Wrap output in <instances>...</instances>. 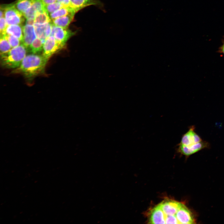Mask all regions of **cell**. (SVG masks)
I'll use <instances>...</instances> for the list:
<instances>
[{"instance_id":"6","label":"cell","mask_w":224,"mask_h":224,"mask_svg":"<svg viewBox=\"0 0 224 224\" xmlns=\"http://www.w3.org/2000/svg\"><path fill=\"white\" fill-rule=\"evenodd\" d=\"M76 33V32L73 31L68 28H63L56 26L52 23L50 35L53 36L57 41L66 44L67 41L75 35Z\"/></svg>"},{"instance_id":"16","label":"cell","mask_w":224,"mask_h":224,"mask_svg":"<svg viewBox=\"0 0 224 224\" xmlns=\"http://www.w3.org/2000/svg\"><path fill=\"white\" fill-rule=\"evenodd\" d=\"M35 23L43 24L51 22L48 13L46 10L37 12L34 18Z\"/></svg>"},{"instance_id":"28","label":"cell","mask_w":224,"mask_h":224,"mask_svg":"<svg viewBox=\"0 0 224 224\" xmlns=\"http://www.w3.org/2000/svg\"><path fill=\"white\" fill-rule=\"evenodd\" d=\"M44 5L53 3L57 1V0H42Z\"/></svg>"},{"instance_id":"5","label":"cell","mask_w":224,"mask_h":224,"mask_svg":"<svg viewBox=\"0 0 224 224\" xmlns=\"http://www.w3.org/2000/svg\"><path fill=\"white\" fill-rule=\"evenodd\" d=\"M195 128L194 125L189 127L188 130L182 135L180 142L177 145V147H188L203 140L196 133Z\"/></svg>"},{"instance_id":"1","label":"cell","mask_w":224,"mask_h":224,"mask_svg":"<svg viewBox=\"0 0 224 224\" xmlns=\"http://www.w3.org/2000/svg\"><path fill=\"white\" fill-rule=\"evenodd\" d=\"M48 61L42 55L30 54L26 56L19 66L12 72L32 78L44 72Z\"/></svg>"},{"instance_id":"27","label":"cell","mask_w":224,"mask_h":224,"mask_svg":"<svg viewBox=\"0 0 224 224\" xmlns=\"http://www.w3.org/2000/svg\"><path fill=\"white\" fill-rule=\"evenodd\" d=\"M26 25L33 26L35 24L34 19H28L26 22Z\"/></svg>"},{"instance_id":"10","label":"cell","mask_w":224,"mask_h":224,"mask_svg":"<svg viewBox=\"0 0 224 224\" xmlns=\"http://www.w3.org/2000/svg\"><path fill=\"white\" fill-rule=\"evenodd\" d=\"M23 38L21 42L27 50L36 38L34 25H26L23 27Z\"/></svg>"},{"instance_id":"11","label":"cell","mask_w":224,"mask_h":224,"mask_svg":"<svg viewBox=\"0 0 224 224\" xmlns=\"http://www.w3.org/2000/svg\"><path fill=\"white\" fill-rule=\"evenodd\" d=\"M52 23L51 22L43 24L35 23L34 26L37 38L45 41L50 35Z\"/></svg>"},{"instance_id":"14","label":"cell","mask_w":224,"mask_h":224,"mask_svg":"<svg viewBox=\"0 0 224 224\" xmlns=\"http://www.w3.org/2000/svg\"><path fill=\"white\" fill-rule=\"evenodd\" d=\"M75 13H72L52 20V23L54 25L63 28L68 27L73 20Z\"/></svg>"},{"instance_id":"2","label":"cell","mask_w":224,"mask_h":224,"mask_svg":"<svg viewBox=\"0 0 224 224\" xmlns=\"http://www.w3.org/2000/svg\"><path fill=\"white\" fill-rule=\"evenodd\" d=\"M27 49L22 44L1 55V65L5 68L15 69L19 66L26 56Z\"/></svg>"},{"instance_id":"13","label":"cell","mask_w":224,"mask_h":224,"mask_svg":"<svg viewBox=\"0 0 224 224\" xmlns=\"http://www.w3.org/2000/svg\"><path fill=\"white\" fill-rule=\"evenodd\" d=\"M71 7L76 12L90 5H100L99 0H70Z\"/></svg>"},{"instance_id":"7","label":"cell","mask_w":224,"mask_h":224,"mask_svg":"<svg viewBox=\"0 0 224 224\" xmlns=\"http://www.w3.org/2000/svg\"><path fill=\"white\" fill-rule=\"evenodd\" d=\"M182 203L170 199L166 200L159 204L165 218L169 216H176V215Z\"/></svg>"},{"instance_id":"29","label":"cell","mask_w":224,"mask_h":224,"mask_svg":"<svg viewBox=\"0 0 224 224\" xmlns=\"http://www.w3.org/2000/svg\"><path fill=\"white\" fill-rule=\"evenodd\" d=\"M218 52L224 54V40L222 45L219 48Z\"/></svg>"},{"instance_id":"19","label":"cell","mask_w":224,"mask_h":224,"mask_svg":"<svg viewBox=\"0 0 224 224\" xmlns=\"http://www.w3.org/2000/svg\"><path fill=\"white\" fill-rule=\"evenodd\" d=\"M32 4V0H17L14 5L17 10L23 14Z\"/></svg>"},{"instance_id":"26","label":"cell","mask_w":224,"mask_h":224,"mask_svg":"<svg viewBox=\"0 0 224 224\" xmlns=\"http://www.w3.org/2000/svg\"><path fill=\"white\" fill-rule=\"evenodd\" d=\"M57 2L60 3L64 7L72 8L70 0H57Z\"/></svg>"},{"instance_id":"24","label":"cell","mask_w":224,"mask_h":224,"mask_svg":"<svg viewBox=\"0 0 224 224\" xmlns=\"http://www.w3.org/2000/svg\"><path fill=\"white\" fill-rule=\"evenodd\" d=\"M36 13V11L34 7L31 5L24 12L23 15L27 19H34Z\"/></svg>"},{"instance_id":"22","label":"cell","mask_w":224,"mask_h":224,"mask_svg":"<svg viewBox=\"0 0 224 224\" xmlns=\"http://www.w3.org/2000/svg\"><path fill=\"white\" fill-rule=\"evenodd\" d=\"M1 35H3L7 39L12 48L16 47L20 45L21 41L16 37L7 34Z\"/></svg>"},{"instance_id":"8","label":"cell","mask_w":224,"mask_h":224,"mask_svg":"<svg viewBox=\"0 0 224 224\" xmlns=\"http://www.w3.org/2000/svg\"><path fill=\"white\" fill-rule=\"evenodd\" d=\"M176 216L179 224L196 223L195 219L193 214L183 204L177 212Z\"/></svg>"},{"instance_id":"4","label":"cell","mask_w":224,"mask_h":224,"mask_svg":"<svg viewBox=\"0 0 224 224\" xmlns=\"http://www.w3.org/2000/svg\"><path fill=\"white\" fill-rule=\"evenodd\" d=\"M65 45L56 40L53 36L50 35L44 42L42 55L48 60L53 55L64 48Z\"/></svg>"},{"instance_id":"21","label":"cell","mask_w":224,"mask_h":224,"mask_svg":"<svg viewBox=\"0 0 224 224\" xmlns=\"http://www.w3.org/2000/svg\"><path fill=\"white\" fill-rule=\"evenodd\" d=\"M63 7L60 3L56 1L53 3L44 5V9L49 14Z\"/></svg>"},{"instance_id":"18","label":"cell","mask_w":224,"mask_h":224,"mask_svg":"<svg viewBox=\"0 0 224 224\" xmlns=\"http://www.w3.org/2000/svg\"><path fill=\"white\" fill-rule=\"evenodd\" d=\"M44 41L38 38H36L31 44L28 50L33 54H37L43 50Z\"/></svg>"},{"instance_id":"15","label":"cell","mask_w":224,"mask_h":224,"mask_svg":"<svg viewBox=\"0 0 224 224\" xmlns=\"http://www.w3.org/2000/svg\"><path fill=\"white\" fill-rule=\"evenodd\" d=\"M23 27L21 25H8L4 33L13 35L18 38L21 42L23 38Z\"/></svg>"},{"instance_id":"23","label":"cell","mask_w":224,"mask_h":224,"mask_svg":"<svg viewBox=\"0 0 224 224\" xmlns=\"http://www.w3.org/2000/svg\"><path fill=\"white\" fill-rule=\"evenodd\" d=\"M31 5L35 8L37 12H43L45 10L42 0H32Z\"/></svg>"},{"instance_id":"3","label":"cell","mask_w":224,"mask_h":224,"mask_svg":"<svg viewBox=\"0 0 224 224\" xmlns=\"http://www.w3.org/2000/svg\"><path fill=\"white\" fill-rule=\"evenodd\" d=\"M2 7L4 10V16L8 25H21L24 22L23 14L17 10L14 4L2 6Z\"/></svg>"},{"instance_id":"9","label":"cell","mask_w":224,"mask_h":224,"mask_svg":"<svg viewBox=\"0 0 224 224\" xmlns=\"http://www.w3.org/2000/svg\"><path fill=\"white\" fill-rule=\"evenodd\" d=\"M210 147L209 143L202 140L200 142L188 147H177L178 152L181 154L188 156L198 151Z\"/></svg>"},{"instance_id":"12","label":"cell","mask_w":224,"mask_h":224,"mask_svg":"<svg viewBox=\"0 0 224 224\" xmlns=\"http://www.w3.org/2000/svg\"><path fill=\"white\" fill-rule=\"evenodd\" d=\"M149 223H165V218L163 212L159 204L152 210L149 216Z\"/></svg>"},{"instance_id":"20","label":"cell","mask_w":224,"mask_h":224,"mask_svg":"<svg viewBox=\"0 0 224 224\" xmlns=\"http://www.w3.org/2000/svg\"><path fill=\"white\" fill-rule=\"evenodd\" d=\"M0 54L7 53L12 48L7 39L1 35L0 39Z\"/></svg>"},{"instance_id":"25","label":"cell","mask_w":224,"mask_h":224,"mask_svg":"<svg viewBox=\"0 0 224 224\" xmlns=\"http://www.w3.org/2000/svg\"><path fill=\"white\" fill-rule=\"evenodd\" d=\"M8 26L6 21L4 17L0 18V31L1 35L3 34Z\"/></svg>"},{"instance_id":"17","label":"cell","mask_w":224,"mask_h":224,"mask_svg":"<svg viewBox=\"0 0 224 224\" xmlns=\"http://www.w3.org/2000/svg\"><path fill=\"white\" fill-rule=\"evenodd\" d=\"M76 12L73 9L71 8L63 7L49 14V16L51 19L52 20L71 13H76Z\"/></svg>"}]
</instances>
